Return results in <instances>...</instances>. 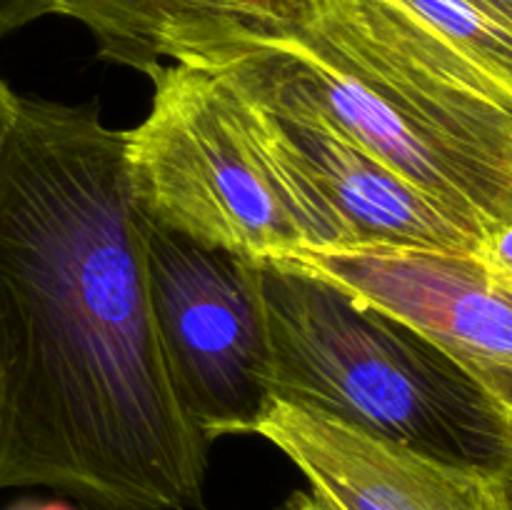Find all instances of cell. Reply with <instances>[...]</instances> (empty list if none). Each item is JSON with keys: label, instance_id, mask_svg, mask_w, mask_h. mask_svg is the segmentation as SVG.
<instances>
[{"label": "cell", "instance_id": "obj_1", "mask_svg": "<svg viewBox=\"0 0 512 510\" xmlns=\"http://www.w3.org/2000/svg\"><path fill=\"white\" fill-rule=\"evenodd\" d=\"M208 453L155 325L125 130L20 98L0 145V490L205 510Z\"/></svg>", "mask_w": 512, "mask_h": 510}, {"label": "cell", "instance_id": "obj_2", "mask_svg": "<svg viewBox=\"0 0 512 510\" xmlns=\"http://www.w3.org/2000/svg\"><path fill=\"white\" fill-rule=\"evenodd\" d=\"M193 65L318 113L483 240L512 230V88L393 0H315Z\"/></svg>", "mask_w": 512, "mask_h": 510}, {"label": "cell", "instance_id": "obj_3", "mask_svg": "<svg viewBox=\"0 0 512 510\" xmlns=\"http://www.w3.org/2000/svg\"><path fill=\"white\" fill-rule=\"evenodd\" d=\"M268 398L460 465L512 470V408L390 315L280 260L258 263Z\"/></svg>", "mask_w": 512, "mask_h": 510}, {"label": "cell", "instance_id": "obj_4", "mask_svg": "<svg viewBox=\"0 0 512 510\" xmlns=\"http://www.w3.org/2000/svg\"><path fill=\"white\" fill-rule=\"evenodd\" d=\"M150 80L148 118L125 130V168L140 213L253 263L310 248L308 230L265 163L230 85L185 63H163Z\"/></svg>", "mask_w": 512, "mask_h": 510}, {"label": "cell", "instance_id": "obj_5", "mask_svg": "<svg viewBox=\"0 0 512 510\" xmlns=\"http://www.w3.org/2000/svg\"><path fill=\"white\" fill-rule=\"evenodd\" d=\"M150 303L180 403L213 443L250 435L268 400L258 263L140 213Z\"/></svg>", "mask_w": 512, "mask_h": 510}, {"label": "cell", "instance_id": "obj_6", "mask_svg": "<svg viewBox=\"0 0 512 510\" xmlns=\"http://www.w3.org/2000/svg\"><path fill=\"white\" fill-rule=\"evenodd\" d=\"M208 70L238 95L250 135L308 230L305 250L405 245L485 258L495 238L465 228L318 113Z\"/></svg>", "mask_w": 512, "mask_h": 510}, {"label": "cell", "instance_id": "obj_7", "mask_svg": "<svg viewBox=\"0 0 512 510\" xmlns=\"http://www.w3.org/2000/svg\"><path fill=\"white\" fill-rule=\"evenodd\" d=\"M280 263L425 335L512 408L510 270L483 255L405 245L295 250Z\"/></svg>", "mask_w": 512, "mask_h": 510}, {"label": "cell", "instance_id": "obj_8", "mask_svg": "<svg viewBox=\"0 0 512 510\" xmlns=\"http://www.w3.org/2000/svg\"><path fill=\"white\" fill-rule=\"evenodd\" d=\"M273 443L330 510H512V470L448 463L268 398L253 433Z\"/></svg>", "mask_w": 512, "mask_h": 510}, {"label": "cell", "instance_id": "obj_9", "mask_svg": "<svg viewBox=\"0 0 512 510\" xmlns=\"http://www.w3.org/2000/svg\"><path fill=\"white\" fill-rule=\"evenodd\" d=\"M50 13L78 20L108 63L153 75L165 58L193 65L243 38L293 28L315 0H48Z\"/></svg>", "mask_w": 512, "mask_h": 510}, {"label": "cell", "instance_id": "obj_10", "mask_svg": "<svg viewBox=\"0 0 512 510\" xmlns=\"http://www.w3.org/2000/svg\"><path fill=\"white\" fill-rule=\"evenodd\" d=\"M495 83L512 88V8L500 0H393Z\"/></svg>", "mask_w": 512, "mask_h": 510}, {"label": "cell", "instance_id": "obj_11", "mask_svg": "<svg viewBox=\"0 0 512 510\" xmlns=\"http://www.w3.org/2000/svg\"><path fill=\"white\" fill-rule=\"evenodd\" d=\"M50 15L48 0H0V38Z\"/></svg>", "mask_w": 512, "mask_h": 510}, {"label": "cell", "instance_id": "obj_12", "mask_svg": "<svg viewBox=\"0 0 512 510\" xmlns=\"http://www.w3.org/2000/svg\"><path fill=\"white\" fill-rule=\"evenodd\" d=\"M18 103L20 95H15L13 90H10V85L3 80V75H0V145H3L10 128H13L15 115H18Z\"/></svg>", "mask_w": 512, "mask_h": 510}, {"label": "cell", "instance_id": "obj_13", "mask_svg": "<svg viewBox=\"0 0 512 510\" xmlns=\"http://www.w3.org/2000/svg\"><path fill=\"white\" fill-rule=\"evenodd\" d=\"M280 510H330V508L318 498V495L310 493V490H295V493L285 500Z\"/></svg>", "mask_w": 512, "mask_h": 510}, {"label": "cell", "instance_id": "obj_14", "mask_svg": "<svg viewBox=\"0 0 512 510\" xmlns=\"http://www.w3.org/2000/svg\"><path fill=\"white\" fill-rule=\"evenodd\" d=\"M503 5H508V8H512V0H500Z\"/></svg>", "mask_w": 512, "mask_h": 510}]
</instances>
